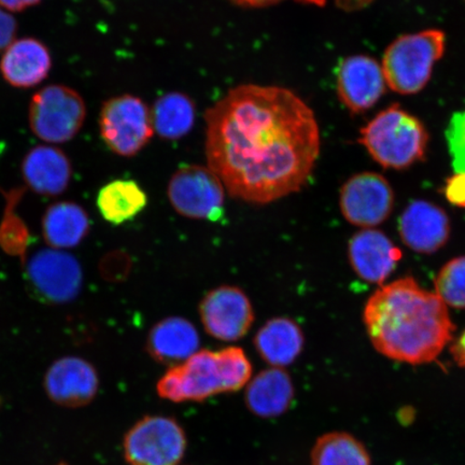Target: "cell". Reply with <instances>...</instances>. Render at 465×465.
I'll return each mask as SVG.
<instances>
[{
  "label": "cell",
  "instance_id": "cell-23",
  "mask_svg": "<svg viewBox=\"0 0 465 465\" xmlns=\"http://www.w3.org/2000/svg\"><path fill=\"white\" fill-rule=\"evenodd\" d=\"M147 205V194L134 180H114L104 185L97 195L98 211L114 225L136 218Z\"/></svg>",
  "mask_w": 465,
  "mask_h": 465
},
{
  "label": "cell",
  "instance_id": "cell-9",
  "mask_svg": "<svg viewBox=\"0 0 465 465\" xmlns=\"http://www.w3.org/2000/svg\"><path fill=\"white\" fill-rule=\"evenodd\" d=\"M225 191L208 166L185 165L173 174L167 195L180 216L216 223L223 217Z\"/></svg>",
  "mask_w": 465,
  "mask_h": 465
},
{
  "label": "cell",
  "instance_id": "cell-13",
  "mask_svg": "<svg viewBox=\"0 0 465 465\" xmlns=\"http://www.w3.org/2000/svg\"><path fill=\"white\" fill-rule=\"evenodd\" d=\"M386 86L382 67L373 57L349 56L337 68V96L352 114H363L373 108L385 94Z\"/></svg>",
  "mask_w": 465,
  "mask_h": 465
},
{
  "label": "cell",
  "instance_id": "cell-28",
  "mask_svg": "<svg viewBox=\"0 0 465 465\" xmlns=\"http://www.w3.org/2000/svg\"><path fill=\"white\" fill-rule=\"evenodd\" d=\"M446 141L455 173H465V112L453 114L446 129Z\"/></svg>",
  "mask_w": 465,
  "mask_h": 465
},
{
  "label": "cell",
  "instance_id": "cell-32",
  "mask_svg": "<svg viewBox=\"0 0 465 465\" xmlns=\"http://www.w3.org/2000/svg\"><path fill=\"white\" fill-rule=\"evenodd\" d=\"M43 0H0V7L8 13H22L42 3Z\"/></svg>",
  "mask_w": 465,
  "mask_h": 465
},
{
  "label": "cell",
  "instance_id": "cell-17",
  "mask_svg": "<svg viewBox=\"0 0 465 465\" xmlns=\"http://www.w3.org/2000/svg\"><path fill=\"white\" fill-rule=\"evenodd\" d=\"M399 231L407 247L416 252L433 253L449 241L450 223L443 209L416 201L401 216Z\"/></svg>",
  "mask_w": 465,
  "mask_h": 465
},
{
  "label": "cell",
  "instance_id": "cell-36",
  "mask_svg": "<svg viewBox=\"0 0 465 465\" xmlns=\"http://www.w3.org/2000/svg\"><path fill=\"white\" fill-rule=\"evenodd\" d=\"M56 465H68V464L61 462V463H58Z\"/></svg>",
  "mask_w": 465,
  "mask_h": 465
},
{
  "label": "cell",
  "instance_id": "cell-29",
  "mask_svg": "<svg viewBox=\"0 0 465 465\" xmlns=\"http://www.w3.org/2000/svg\"><path fill=\"white\" fill-rule=\"evenodd\" d=\"M444 194L452 205L465 209V173H455L449 178Z\"/></svg>",
  "mask_w": 465,
  "mask_h": 465
},
{
  "label": "cell",
  "instance_id": "cell-4",
  "mask_svg": "<svg viewBox=\"0 0 465 465\" xmlns=\"http://www.w3.org/2000/svg\"><path fill=\"white\" fill-rule=\"evenodd\" d=\"M359 142L378 164L404 170L424 158L429 135L420 119L392 104L363 127Z\"/></svg>",
  "mask_w": 465,
  "mask_h": 465
},
{
  "label": "cell",
  "instance_id": "cell-21",
  "mask_svg": "<svg viewBox=\"0 0 465 465\" xmlns=\"http://www.w3.org/2000/svg\"><path fill=\"white\" fill-rule=\"evenodd\" d=\"M253 344L267 364L282 369L295 362L303 352L305 336L294 320L278 317L269 320L258 331Z\"/></svg>",
  "mask_w": 465,
  "mask_h": 465
},
{
  "label": "cell",
  "instance_id": "cell-35",
  "mask_svg": "<svg viewBox=\"0 0 465 465\" xmlns=\"http://www.w3.org/2000/svg\"><path fill=\"white\" fill-rule=\"evenodd\" d=\"M5 148V144L4 143H0V155L4 153Z\"/></svg>",
  "mask_w": 465,
  "mask_h": 465
},
{
  "label": "cell",
  "instance_id": "cell-25",
  "mask_svg": "<svg viewBox=\"0 0 465 465\" xmlns=\"http://www.w3.org/2000/svg\"><path fill=\"white\" fill-rule=\"evenodd\" d=\"M312 465H371L368 450L347 432L325 433L311 452Z\"/></svg>",
  "mask_w": 465,
  "mask_h": 465
},
{
  "label": "cell",
  "instance_id": "cell-15",
  "mask_svg": "<svg viewBox=\"0 0 465 465\" xmlns=\"http://www.w3.org/2000/svg\"><path fill=\"white\" fill-rule=\"evenodd\" d=\"M348 258L360 278L381 284L402 259V252L382 232L364 229L349 242Z\"/></svg>",
  "mask_w": 465,
  "mask_h": 465
},
{
  "label": "cell",
  "instance_id": "cell-7",
  "mask_svg": "<svg viewBox=\"0 0 465 465\" xmlns=\"http://www.w3.org/2000/svg\"><path fill=\"white\" fill-rule=\"evenodd\" d=\"M98 126L104 144L124 158L141 153L154 133L151 110L142 98L131 94L114 96L104 102Z\"/></svg>",
  "mask_w": 465,
  "mask_h": 465
},
{
  "label": "cell",
  "instance_id": "cell-6",
  "mask_svg": "<svg viewBox=\"0 0 465 465\" xmlns=\"http://www.w3.org/2000/svg\"><path fill=\"white\" fill-rule=\"evenodd\" d=\"M85 118L84 97L66 85H46L35 93L29 103V127L45 143L73 141L83 129Z\"/></svg>",
  "mask_w": 465,
  "mask_h": 465
},
{
  "label": "cell",
  "instance_id": "cell-33",
  "mask_svg": "<svg viewBox=\"0 0 465 465\" xmlns=\"http://www.w3.org/2000/svg\"><path fill=\"white\" fill-rule=\"evenodd\" d=\"M450 352L455 362L465 369V331L450 347Z\"/></svg>",
  "mask_w": 465,
  "mask_h": 465
},
{
  "label": "cell",
  "instance_id": "cell-31",
  "mask_svg": "<svg viewBox=\"0 0 465 465\" xmlns=\"http://www.w3.org/2000/svg\"><path fill=\"white\" fill-rule=\"evenodd\" d=\"M232 4L240 5L245 8H263L269 5L278 4L282 0H229ZM298 2L315 5L318 7H323L327 0H298Z\"/></svg>",
  "mask_w": 465,
  "mask_h": 465
},
{
  "label": "cell",
  "instance_id": "cell-24",
  "mask_svg": "<svg viewBox=\"0 0 465 465\" xmlns=\"http://www.w3.org/2000/svg\"><path fill=\"white\" fill-rule=\"evenodd\" d=\"M153 130L163 139L177 141L193 129L195 106L183 93L172 92L156 100L151 110Z\"/></svg>",
  "mask_w": 465,
  "mask_h": 465
},
{
  "label": "cell",
  "instance_id": "cell-5",
  "mask_svg": "<svg viewBox=\"0 0 465 465\" xmlns=\"http://www.w3.org/2000/svg\"><path fill=\"white\" fill-rule=\"evenodd\" d=\"M445 45L446 36L440 29L395 39L382 58L387 85L402 95L420 93L431 79L435 64L444 55Z\"/></svg>",
  "mask_w": 465,
  "mask_h": 465
},
{
  "label": "cell",
  "instance_id": "cell-12",
  "mask_svg": "<svg viewBox=\"0 0 465 465\" xmlns=\"http://www.w3.org/2000/svg\"><path fill=\"white\" fill-rule=\"evenodd\" d=\"M199 312L206 333L223 341L245 337L254 322V310L247 294L237 287L221 286L203 296Z\"/></svg>",
  "mask_w": 465,
  "mask_h": 465
},
{
  "label": "cell",
  "instance_id": "cell-2",
  "mask_svg": "<svg viewBox=\"0 0 465 465\" xmlns=\"http://www.w3.org/2000/svg\"><path fill=\"white\" fill-rule=\"evenodd\" d=\"M363 318L378 352L411 365L433 362L455 331L444 302L411 277L378 289L366 303Z\"/></svg>",
  "mask_w": 465,
  "mask_h": 465
},
{
  "label": "cell",
  "instance_id": "cell-16",
  "mask_svg": "<svg viewBox=\"0 0 465 465\" xmlns=\"http://www.w3.org/2000/svg\"><path fill=\"white\" fill-rule=\"evenodd\" d=\"M22 177L35 193L58 196L71 184L73 164L68 155L54 145H37L28 151L21 164Z\"/></svg>",
  "mask_w": 465,
  "mask_h": 465
},
{
  "label": "cell",
  "instance_id": "cell-3",
  "mask_svg": "<svg viewBox=\"0 0 465 465\" xmlns=\"http://www.w3.org/2000/svg\"><path fill=\"white\" fill-rule=\"evenodd\" d=\"M252 375V362L242 348L203 349L170 368L156 383V392L173 403L203 402L217 394L240 391Z\"/></svg>",
  "mask_w": 465,
  "mask_h": 465
},
{
  "label": "cell",
  "instance_id": "cell-30",
  "mask_svg": "<svg viewBox=\"0 0 465 465\" xmlns=\"http://www.w3.org/2000/svg\"><path fill=\"white\" fill-rule=\"evenodd\" d=\"M15 17L0 7V52L5 51L15 40L17 33Z\"/></svg>",
  "mask_w": 465,
  "mask_h": 465
},
{
  "label": "cell",
  "instance_id": "cell-27",
  "mask_svg": "<svg viewBox=\"0 0 465 465\" xmlns=\"http://www.w3.org/2000/svg\"><path fill=\"white\" fill-rule=\"evenodd\" d=\"M435 293L446 305L465 310V257L446 263L434 282Z\"/></svg>",
  "mask_w": 465,
  "mask_h": 465
},
{
  "label": "cell",
  "instance_id": "cell-18",
  "mask_svg": "<svg viewBox=\"0 0 465 465\" xmlns=\"http://www.w3.org/2000/svg\"><path fill=\"white\" fill-rule=\"evenodd\" d=\"M51 69L50 50L36 38L15 40L0 60V74L5 83L16 89H31L42 84Z\"/></svg>",
  "mask_w": 465,
  "mask_h": 465
},
{
  "label": "cell",
  "instance_id": "cell-19",
  "mask_svg": "<svg viewBox=\"0 0 465 465\" xmlns=\"http://www.w3.org/2000/svg\"><path fill=\"white\" fill-rule=\"evenodd\" d=\"M200 344V335L193 323L183 317H170L150 330L145 348L155 362L173 368L199 351Z\"/></svg>",
  "mask_w": 465,
  "mask_h": 465
},
{
  "label": "cell",
  "instance_id": "cell-14",
  "mask_svg": "<svg viewBox=\"0 0 465 465\" xmlns=\"http://www.w3.org/2000/svg\"><path fill=\"white\" fill-rule=\"evenodd\" d=\"M44 386L52 402L66 409H80L95 399L100 376L85 359L63 357L46 371Z\"/></svg>",
  "mask_w": 465,
  "mask_h": 465
},
{
  "label": "cell",
  "instance_id": "cell-8",
  "mask_svg": "<svg viewBox=\"0 0 465 465\" xmlns=\"http://www.w3.org/2000/svg\"><path fill=\"white\" fill-rule=\"evenodd\" d=\"M187 446V434L174 418L145 416L125 434L124 453L129 465H178Z\"/></svg>",
  "mask_w": 465,
  "mask_h": 465
},
{
  "label": "cell",
  "instance_id": "cell-26",
  "mask_svg": "<svg viewBox=\"0 0 465 465\" xmlns=\"http://www.w3.org/2000/svg\"><path fill=\"white\" fill-rule=\"evenodd\" d=\"M2 192L5 197V208L0 223V248L11 257L19 258L25 264L31 234L26 223L17 213L16 206L25 195V188Z\"/></svg>",
  "mask_w": 465,
  "mask_h": 465
},
{
  "label": "cell",
  "instance_id": "cell-11",
  "mask_svg": "<svg viewBox=\"0 0 465 465\" xmlns=\"http://www.w3.org/2000/svg\"><path fill=\"white\" fill-rule=\"evenodd\" d=\"M394 193L388 180L376 173H361L342 185L340 206L349 223L371 229L391 216Z\"/></svg>",
  "mask_w": 465,
  "mask_h": 465
},
{
  "label": "cell",
  "instance_id": "cell-20",
  "mask_svg": "<svg viewBox=\"0 0 465 465\" xmlns=\"http://www.w3.org/2000/svg\"><path fill=\"white\" fill-rule=\"evenodd\" d=\"M295 397L292 378L286 371H262L246 386L245 403L254 416L271 420L290 410Z\"/></svg>",
  "mask_w": 465,
  "mask_h": 465
},
{
  "label": "cell",
  "instance_id": "cell-34",
  "mask_svg": "<svg viewBox=\"0 0 465 465\" xmlns=\"http://www.w3.org/2000/svg\"><path fill=\"white\" fill-rule=\"evenodd\" d=\"M375 0H336L337 5L345 11H356L368 7Z\"/></svg>",
  "mask_w": 465,
  "mask_h": 465
},
{
  "label": "cell",
  "instance_id": "cell-22",
  "mask_svg": "<svg viewBox=\"0 0 465 465\" xmlns=\"http://www.w3.org/2000/svg\"><path fill=\"white\" fill-rule=\"evenodd\" d=\"M90 232L89 214L73 202H57L46 209L43 218V235L55 249L80 245Z\"/></svg>",
  "mask_w": 465,
  "mask_h": 465
},
{
  "label": "cell",
  "instance_id": "cell-1",
  "mask_svg": "<svg viewBox=\"0 0 465 465\" xmlns=\"http://www.w3.org/2000/svg\"><path fill=\"white\" fill-rule=\"evenodd\" d=\"M208 167L235 199L270 203L304 187L320 154L312 108L281 86L243 84L206 113Z\"/></svg>",
  "mask_w": 465,
  "mask_h": 465
},
{
  "label": "cell",
  "instance_id": "cell-10",
  "mask_svg": "<svg viewBox=\"0 0 465 465\" xmlns=\"http://www.w3.org/2000/svg\"><path fill=\"white\" fill-rule=\"evenodd\" d=\"M26 281L44 303L63 305L78 298L84 286V272L74 255L44 249L26 262Z\"/></svg>",
  "mask_w": 465,
  "mask_h": 465
}]
</instances>
